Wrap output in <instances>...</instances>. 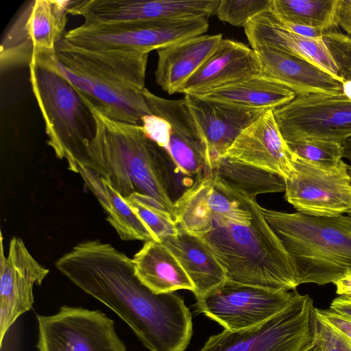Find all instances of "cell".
Listing matches in <instances>:
<instances>
[{
    "label": "cell",
    "instance_id": "obj_44",
    "mask_svg": "<svg viewBox=\"0 0 351 351\" xmlns=\"http://www.w3.org/2000/svg\"><path fill=\"white\" fill-rule=\"evenodd\" d=\"M349 215H351V213H350Z\"/></svg>",
    "mask_w": 351,
    "mask_h": 351
},
{
    "label": "cell",
    "instance_id": "obj_2",
    "mask_svg": "<svg viewBox=\"0 0 351 351\" xmlns=\"http://www.w3.org/2000/svg\"><path fill=\"white\" fill-rule=\"evenodd\" d=\"M76 287L106 305L149 351H184L193 335L190 309L175 292L156 294L136 276L132 258L108 243L86 240L55 263Z\"/></svg>",
    "mask_w": 351,
    "mask_h": 351
},
{
    "label": "cell",
    "instance_id": "obj_5",
    "mask_svg": "<svg viewBox=\"0 0 351 351\" xmlns=\"http://www.w3.org/2000/svg\"><path fill=\"white\" fill-rule=\"evenodd\" d=\"M55 53L32 60L28 66L29 81L48 145L58 159L66 160L70 171L77 173L76 164L84 162L86 145L94 136L95 120L79 91L56 67Z\"/></svg>",
    "mask_w": 351,
    "mask_h": 351
},
{
    "label": "cell",
    "instance_id": "obj_39",
    "mask_svg": "<svg viewBox=\"0 0 351 351\" xmlns=\"http://www.w3.org/2000/svg\"><path fill=\"white\" fill-rule=\"evenodd\" d=\"M343 158L351 160V137L343 143Z\"/></svg>",
    "mask_w": 351,
    "mask_h": 351
},
{
    "label": "cell",
    "instance_id": "obj_26",
    "mask_svg": "<svg viewBox=\"0 0 351 351\" xmlns=\"http://www.w3.org/2000/svg\"><path fill=\"white\" fill-rule=\"evenodd\" d=\"M295 96L293 90L261 73L198 97L241 108L267 111L289 103Z\"/></svg>",
    "mask_w": 351,
    "mask_h": 351
},
{
    "label": "cell",
    "instance_id": "obj_27",
    "mask_svg": "<svg viewBox=\"0 0 351 351\" xmlns=\"http://www.w3.org/2000/svg\"><path fill=\"white\" fill-rule=\"evenodd\" d=\"M77 173L106 213V220L123 241H157L126 200L92 169L77 163Z\"/></svg>",
    "mask_w": 351,
    "mask_h": 351
},
{
    "label": "cell",
    "instance_id": "obj_21",
    "mask_svg": "<svg viewBox=\"0 0 351 351\" xmlns=\"http://www.w3.org/2000/svg\"><path fill=\"white\" fill-rule=\"evenodd\" d=\"M260 73L261 62L254 49L242 43L222 38L178 93L199 96Z\"/></svg>",
    "mask_w": 351,
    "mask_h": 351
},
{
    "label": "cell",
    "instance_id": "obj_28",
    "mask_svg": "<svg viewBox=\"0 0 351 351\" xmlns=\"http://www.w3.org/2000/svg\"><path fill=\"white\" fill-rule=\"evenodd\" d=\"M233 188L253 197L285 192V179L267 171L222 158L211 171Z\"/></svg>",
    "mask_w": 351,
    "mask_h": 351
},
{
    "label": "cell",
    "instance_id": "obj_3",
    "mask_svg": "<svg viewBox=\"0 0 351 351\" xmlns=\"http://www.w3.org/2000/svg\"><path fill=\"white\" fill-rule=\"evenodd\" d=\"M80 95L95 124L86 160L80 164L96 172L124 199L134 193L147 196L173 217L174 203L195 180L180 171L167 149L149 138L141 125L109 118Z\"/></svg>",
    "mask_w": 351,
    "mask_h": 351
},
{
    "label": "cell",
    "instance_id": "obj_22",
    "mask_svg": "<svg viewBox=\"0 0 351 351\" xmlns=\"http://www.w3.org/2000/svg\"><path fill=\"white\" fill-rule=\"evenodd\" d=\"M254 49L261 73L293 90L296 95L341 94L342 82L314 64L267 46Z\"/></svg>",
    "mask_w": 351,
    "mask_h": 351
},
{
    "label": "cell",
    "instance_id": "obj_6",
    "mask_svg": "<svg viewBox=\"0 0 351 351\" xmlns=\"http://www.w3.org/2000/svg\"><path fill=\"white\" fill-rule=\"evenodd\" d=\"M316 313L308 295L297 291L282 311L252 327L223 330L199 351H304L316 340Z\"/></svg>",
    "mask_w": 351,
    "mask_h": 351
},
{
    "label": "cell",
    "instance_id": "obj_37",
    "mask_svg": "<svg viewBox=\"0 0 351 351\" xmlns=\"http://www.w3.org/2000/svg\"><path fill=\"white\" fill-rule=\"evenodd\" d=\"M336 287V293L339 297L351 301V270L338 278L332 282Z\"/></svg>",
    "mask_w": 351,
    "mask_h": 351
},
{
    "label": "cell",
    "instance_id": "obj_31",
    "mask_svg": "<svg viewBox=\"0 0 351 351\" xmlns=\"http://www.w3.org/2000/svg\"><path fill=\"white\" fill-rule=\"evenodd\" d=\"M271 0H220L216 11L219 20L245 27L258 14L270 10Z\"/></svg>",
    "mask_w": 351,
    "mask_h": 351
},
{
    "label": "cell",
    "instance_id": "obj_16",
    "mask_svg": "<svg viewBox=\"0 0 351 351\" xmlns=\"http://www.w3.org/2000/svg\"><path fill=\"white\" fill-rule=\"evenodd\" d=\"M143 93L152 114L170 124V138L166 149L180 171L195 180L204 176L208 171L207 145L184 97L165 99L146 88Z\"/></svg>",
    "mask_w": 351,
    "mask_h": 351
},
{
    "label": "cell",
    "instance_id": "obj_8",
    "mask_svg": "<svg viewBox=\"0 0 351 351\" xmlns=\"http://www.w3.org/2000/svg\"><path fill=\"white\" fill-rule=\"evenodd\" d=\"M71 1L28 2L7 29L0 47L1 73L28 66L35 57L53 55L64 36Z\"/></svg>",
    "mask_w": 351,
    "mask_h": 351
},
{
    "label": "cell",
    "instance_id": "obj_43",
    "mask_svg": "<svg viewBox=\"0 0 351 351\" xmlns=\"http://www.w3.org/2000/svg\"><path fill=\"white\" fill-rule=\"evenodd\" d=\"M350 164L349 165V167H348V173L351 178V160H350Z\"/></svg>",
    "mask_w": 351,
    "mask_h": 351
},
{
    "label": "cell",
    "instance_id": "obj_23",
    "mask_svg": "<svg viewBox=\"0 0 351 351\" xmlns=\"http://www.w3.org/2000/svg\"><path fill=\"white\" fill-rule=\"evenodd\" d=\"M222 35L202 34L157 50L156 82L169 95L178 93L184 84L213 52Z\"/></svg>",
    "mask_w": 351,
    "mask_h": 351
},
{
    "label": "cell",
    "instance_id": "obj_35",
    "mask_svg": "<svg viewBox=\"0 0 351 351\" xmlns=\"http://www.w3.org/2000/svg\"><path fill=\"white\" fill-rule=\"evenodd\" d=\"M315 313L317 316L351 340V320L339 315L330 308L324 310L315 308Z\"/></svg>",
    "mask_w": 351,
    "mask_h": 351
},
{
    "label": "cell",
    "instance_id": "obj_12",
    "mask_svg": "<svg viewBox=\"0 0 351 351\" xmlns=\"http://www.w3.org/2000/svg\"><path fill=\"white\" fill-rule=\"evenodd\" d=\"M252 49L267 46L304 59L342 83L351 58V40L337 30L326 38L304 37L285 28L270 10L250 21L244 27Z\"/></svg>",
    "mask_w": 351,
    "mask_h": 351
},
{
    "label": "cell",
    "instance_id": "obj_41",
    "mask_svg": "<svg viewBox=\"0 0 351 351\" xmlns=\"http://www.w3.org/2000/svg\"><path fill=\"white\" fill-rule=\"evenodd\" d=\"M304 351H322L321 346L317 341V339L309 347H308L306 349H305Z\"/></svg>",
    "mask_w": 351,
    "mask_h": 351
},
{
    "label": "cell",
    "instance_id": "obj_30",
    "mask_svg": "<svg viewBox=\"0 0 351 351\" xmlns=\"http://www.w3.org/2000/svg\"><path fill=\"white\" fill-rule=\"evenodd\" d=\"M158 242L175 236L178 228L173 217L154 199L136 193L125 199Z\"/></svg>",
    "mask_w": 351,
    "mask_h": 351
},
{
    "label": "cell",
    "instance_id": "obj_19",
    "mask_svg": "<svg viewBox=\"0 0 351 351\" xmlns=\"http://www.w3.org/2000/svg\"><path fill=\"white\" fill-rule=\"evenodd\" d=\"M184 99L206 141L208 171L225 157L239 135L266 112L195 95H185Z\"/></svg>",
    "mask_w": 351,
    "mask_h": 351
},
{
    "label": "cell",
    "instance_id": "obj_18",
    "mask_svg": "<svg viewBox=\"0 0 351 351\" xmlns=\"http://www.w3.org/2000/svg\"><path fill=\"white\" fill-rule=\"evenodd\" d=\"M148 55L135 51L82 49L68 43L63 37L56 47L58 62L138 91L145 88Z\"/></svg>",
    "mask_w": 351,
    "mask_h": 351
},
{
    "label": "cell",
    "instance_id": "obj_33",
    "mask_svg": "<svg viewBox=\"0 0 351 351\" xmlns=\"http://www.w3.org/2000/svg\"><path fill=\"white\" fill-rule=\"evenodd\" d=\"M316 339L322 351H351V340L316 314Z\"/></svg>",
    "mask_w": 351,
    "mask_h": 351
},
{
    "label": "cell",
    "instance_id": "obj_9",
    "mask_svg": "<svg viewBox=\"0 0 351 351\" xmlns=\"http://www.w3.org/2000/svg\"><path fill=\"white\" fill-rule=\"evenodd\" d=\"M36 319L38 351H127L114 321L99 310L64 305Z\"/></svg>",
    "mask_w": 351,
    "mask_h": 351
},
{
    "label": "cell",
    "instance_id": "obj_38",
    "mask_svg": "<svg viewBox=\"0 0 351 351\" xmlns=\"http://www.w3.org/2000/svg\"><path fill=\"white\" fill-rule=\"evenodd\" d=\"M330 309L339 315L351 320L350 300H348L339 296L332 301Z\"/></svg>",
    "mask_w": 351,
    "mask_h": 351
},
{
    "label": "cell",
    "instance_id": "obj_40",
    "mask_svg": "<svg viewBox=\"0 0 351 351\" xmlns=\"http://www.w3.org/2000/svg\"><path fill=\"white\" fill-rule=\"evenodd\" d=\"M342 93L351 100V79L346 80L342 83Z\"/></svg>",
    "mask_w": 351,
    "mask_h": 351
},
{
    "label": "cell",
    "instance_id": "obj_11",
    "mask_svg": "<svg viewBox=\"0 0 351 351\" xmlns=\"http://www.w3.org/2000/svg\"><path fill=\"white\" fill-rule=\"evenodd\" d=\"M294 172L285 180V199L298 212L335 217L351 213V178L343 160L323 164L295 155Z\"/></svg>",
    "mask_w": 351,
    "mask_h": 351
},
{
    "label": "cell",
    "instance_id": "obj_32",
    "mask_svg": "<svg viewBox=\"0 0 351 351\" xmlns=\"http://www.w3.org/2000/svg\"><path fill=\"white\" fill-rule=\"evenodd\" d=\"M287 144L295 155L314 162L336 164L343 158V143L337 142L306 140Z\"/></svg>",
    "mask_w": 351,
    "mask_h": 351
},
{
    "label": "cell",
    "instance_id": "obj_20",
    "mask_svg": "<svg viewBox=\"0 0 351 351\" xmlns=\"http://www.w3.org/2000/svg\"><path fill=\"white\" fill-rule=\"evenodd\" d=\"M60 73L82 95L109 118L140 125L142 117L153 114L143 91H138L104 80L82 70L58 62Z\"/></svg>",
    "mask_w": 351,
    "mask_h": 351
},
{
    "label": "cell",
    "instance_id": "obj_4",
    "mask_svg": "<svg viewBox=\"0 0 351 351\" xmlns=\"http://www.w3.org/2000/svg\"><path fill=\"white\" fill-rule=\"evenodd\" d=\"M262 209L292 261L298 286L332 283L351 270V215Z\"/></svg>",
    "mask_w": 351,
    "mask_h": 351
},
{
    "label": "cell",
    "instance_id": "obj_36",
    "mask_svg": "<svg viewBox=\"0 0 351 351\" xmlns=\"http://www.w3.org/2000/svg\"><path fill=\"white\" fill-rule=\"evenodd\" d=\"M335 23L347 35L351 34V0H337Z\"/></svg>",
    "mask_w": 351,
    "mask_h": 351
},
{
    "label": "cell",
    "instance_id": "obj_13",
    "mask_svg": "<svg viewBox=\"0 0 351 351\" xmlns=\"http://www.w3.org/2000/svg\"><path fill=\"white\" fill-rule=\"evenodd\" d=\"M295 290L269 289L226 280L196 299V310L224 328L238 330L258 325L285 308Z\"/></svg>",
    "mask_w": 351,
    "mask_h": 351
},
{
    "label": "cell",
    "instance_id": "obj_7",
    "mask_svg": "<svg viewBox=\"0 0 351 351\" xmlns=\"http://www.w3.org/2000/svg\"><path fill=\"white\" fill-rule=\"evenodd\" d=\"M208 29L205 17L82 24L64 34L69 44L91 50L135 51L149 53Z\"/></svg>",
    "mask_w": 351,
    "mask_h": 351
},
{
    "label": "cell",
    "instance_id": "obj_10",
    "mask_svg": "<svg viewBox=\"0 0 351 351\" xmlns=\"http://www.w3.org/2000/svg\"><path fill=\"white\" fill-rule=\"evenodd\" d=\"M273 112L287 143L306 140L343 143L351 137V100L343 93L298 95Z\"/></svg>",
    "mask_w": 351,
    "mask_h": 351
},
{
    "label": "cell",
    "instance_id": "obj_1",
    "mask_svg": "<svg viewBox=\"0 0 351 351\" xmlns=\"http://www.w3.org/2000/svg\"><path fill=\"white\" fill-rule=\"evenodd\" d=\"M256 198L213 172L196 179L174 203L179 228L200 238L227 280L269 289L295 290L292 261Z\"/></svg>",
    "mask_w": 351,
    "mask_h": 351
},
{
    "label": "cell",
    "instance_id": "obj_24",
    "mask_svg": "<svg viewBox=\"0 0 351 351\" xmlns=\"http://www.w3.org/2000/svg\"><path fill=\"white\" fill-rule=\"evenodd\" d=\"M160 243L173 254L191 279L196 299L227 280L223 268L208 246L198 237L178 228L176 235L167 237Z\"/></svg>",
    "mask_w": 351,
    "mask_h": 351
},
{
    "label": "cell",
    "instance_id": "obj_17",
    "mask_svg": "<svg viewBox=\"0 0 351 351\" xmlns=\"http://www.w3.org/2000/svg\"><path fill=\"white\" fill-rule=\"evenodd\" d=\"M295 157L271 110L239 135L224 158L276 174L285 180L294 172Z\"/></svg>",
    "mask_w": 351,
    "mask_h": 351
},
{
    "label": "cell",
    "instance_id": "obj_14",
    "mask_svg": "<svg viewBox=\"0 0 351 351\" xmlns=\"http://www.w3.org/2000/svg\"><path fill=\"white\" fill-rule=\"evenodd\" d=\"M220 0L73 1L69 12L82 16L84 25L167 19L208 17L216 14Z\"/></svg>",
    "mask_w": 351,
    "mask_h": 351
},
{
    "label": "cell",
    "instance_id": "obj_25",
    "mask_svg": "<svg viewBox=\"0 0 351 351\" xmlns=\"http://www.w3.org/2000/svg\"><path fill=\"white\" fill-rule=\"evenodd\" d=\"M132 261L136 276L156 294L180 289L194 291L191 279L178 261L160 242H145L134 255Z\"/></svg>",
    "mask_w": 351,
    "mask_h": 351
},
{
    "label": "cell",
    "instance_id": "obj_34",
    "mask_svg": "<svg viewBox=\"0 0 351 351\" xmlns=\"http://www.w3.org/2000/svg\"><path fill=\"white\" fill-rule=\"evenodd\" d=\"M141 125L149 138L162 147H167L171 126L167 120L155 114L146 115L142 117Z\"/></svg>",
    "mask_w": 351,
    "mask_h": 351
},
{
    "label": "cell",
    "instance_id": "obj_15",
    "mask_svg": "<svg viewBox=\"0 0 351 351\" xmlns=\"http://www.w3.org/2000/svg\"><path fill=\"white\" fill-rule=\"evenodd\" d=\"M1 241L0 348L16 319L29 311L34 302V287L40 285L49 273L32 255L22 239L14 237L4 256Z\"/></svg>",
    "mask_w": 351,
    "mask_h": 351
},
{
    "label": "cell",
    "instance_id": "obj_42",
    "mask_svg": "<svg viewBox=\"0 0 351 351\" xmlns=\"http://www.w3.org/2000/svg\"><path fill=\"white\" fill-rule=\"evenodd\" d=\"M348 36L350 38V39L351 40V34L348 35ZM350 79H351V58H350V65H349L346 77V80H350Z\"/></svg>",
    "mask_w": 351,
    "mask_h": 351
},
{
    "label": "cell",
    "instance_id": "obj_29",
    "mask_svg": "<svg viewBox=\"0 0 351 351\" xmlns=\"http://www.w3.org/2000/svg\"><path fill=\"white\" fill-rule=\"evenodd\" d=\"M336 2L337 0H271V11L284 22L330 29L337 27L335 23Z\"/></svg>",
    "mask_w": 351,
    "mask_h": 351
}]
</instances>
